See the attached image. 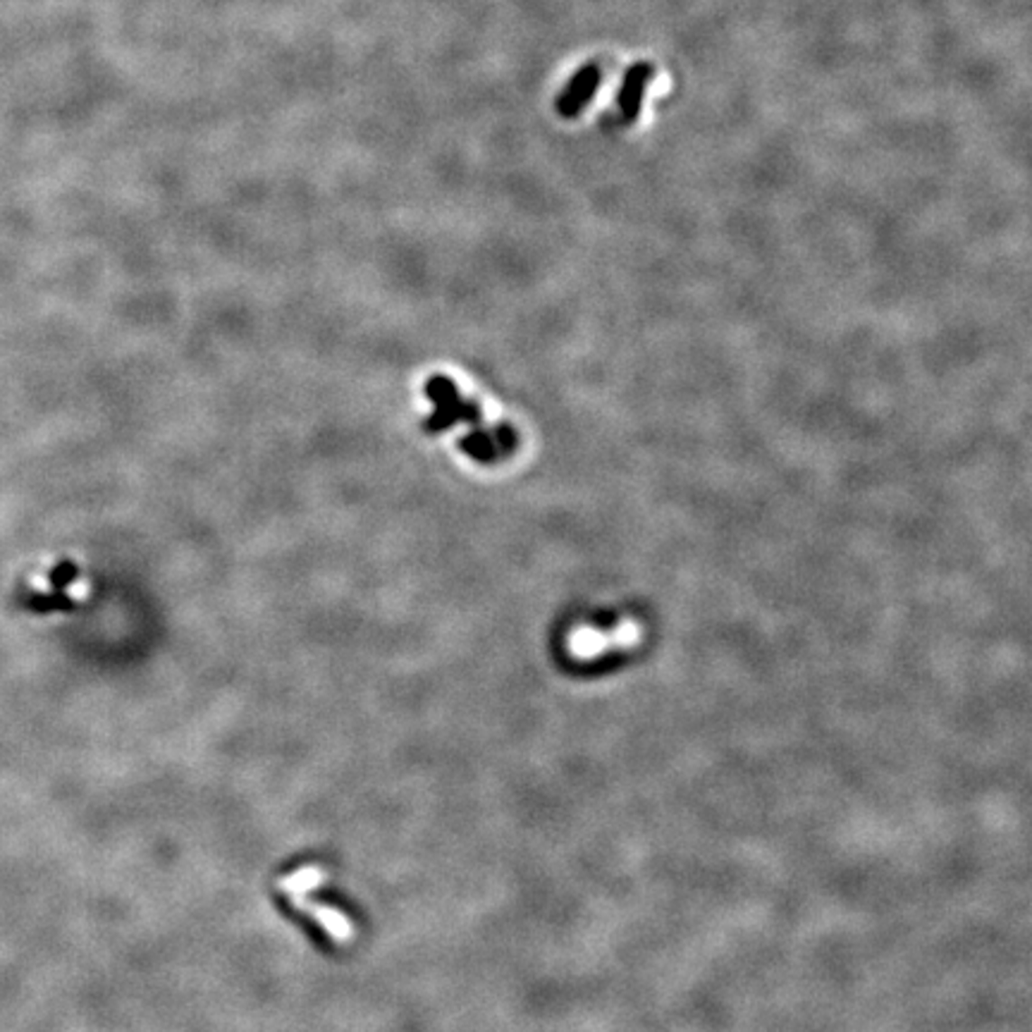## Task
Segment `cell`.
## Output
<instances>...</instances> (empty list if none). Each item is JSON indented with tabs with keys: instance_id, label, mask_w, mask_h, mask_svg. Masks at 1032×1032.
Returning a JSON list of instances; mask_svg holds the SVG:
<instances>
[{
	"instance_id": "5b68a950",
	"label": "cell",
	"mask_w": 1032,
	"mask_h": 1032,
	"mask_svg": "<svg viewBox=\"0 0 1032 1032\" xmlns=\"http://www.w3.org/2000/svg\"><path fill=\"white\" fill-rule=\"evenodd\" d=\"M328 878H330V872L325 870L323 865H302V868H297L290 875L277 879V889L287 894V897H306V894H311L318 887H323L328 882Z\"/></svg>"
},
{
	"instance_id": "7a4b0ae2",
	"label": "cell",
	"mask_w": 1032,
	"mask_h": 1032,
	"mask_svg": "<svg viewBox=\"0 0 1032 1032\" xmlns=\"http://www.w3.org/2000/svg\"><path fill=\"white\" fill-rule=\"evenodd\" d=\"M290 901L297 911L309 913L311 920L321 925L323 932L330 934V939L335 944L347 946L354 942V937H357V925L351 923V917L347 916V913H342L339 908H335V906L316 904V901H311L309 894H306V897H290Z\"/></svg>"
},
{
	"instance_id": "6da1fadb",
	"label": "cell",
	"mask_w": 1032,
	"mask_h": 1032,
	"mask_svg": "<svg viewBox=\"0 0 1032 1032\" xmlns=\"http://www.w3.org/2000/svg\"><path fill=\"white\" fill-rule=\"evenodd\" d=\"M425 397L431 399L435 412L423 421V431L431 435L450 431L452 425L469 423L473 428L483 425V412H480L479 402L473 399H461L459 387L454 385L452 378L447 376H431L423 387Z\"/></svg>"
},
{
	"instance_id": "8992f818",
	"label": "cell",
	"mask_w": 1032,
	"mask_h": 1032,
	"mask_svg": "<svg viewBox=\"0 0 1032 1032\" xmlns=\"http://www.w3.org/2000/svg\"><path fill=\"white\" fill-rule=\"evenodd\" d=\"M459 450L469 454L473 461H480V464H490V461H497L502 457V450H499L495 432H488L483 428H473L469 435L459 440Z\"/></svg>"
},
{
	"instance_id": "3957f363",
	"label": "cell",
	"mask_w": 1032,
	"mask_h": 1032,
	"mask_svg": "<svg viewBox=\"0 0 1032 1032\" xmlns=\"http://www.w3.org/2000/svg\"><path fill=\"white\" fill-rule=\"evenodd\" d=\"M653 75L655 68L646 60L634 62V65L624 72L619 96H617V106H619L621 120L624 122H636L638 113H641L643 94H646V87L653 81Z\"/></svg>"
},
{
	"instance_id": "277c9868",
	"label": "cell",
	"mask_w": 1032,
	"mask_h": 1032,
	"mask_svg": "<svg viewBox=\"0 0 1032 1032\" xmlns=\"http://www.w3.org/2000/svg\"><path fill=\"white\" fill-rule=\"evenodd\" d=\"M600 77L598 65H586L572 77L567 88L562 91L560 101H557V110H560L562 117H576L588 103L593 101L598 88H600Z\"/></svg>"
}]
</instances>
